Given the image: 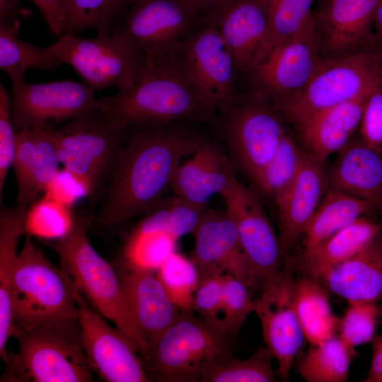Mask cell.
<instances>
[{"instance_id":"cell-1","label":"cell","mask_w":382,"mask_h":382,"mask_svg":"<svg viewBox=\"0 0 382 382\" xmlns=\"http://www.w3.org/2000/svg\"><path fill=\"white\" fill-rule=\"evenodd\" d=\"M172 123L128 127L103 201L93 215L96 231L115 232L149 213L164 198L182 159L203 141L173 128Z\"/></svg>"},{"instance_id":"cell-2","label":"cell","mask_w":382,"mask_h":382,"mask_svg":"<svg viewBox=\"0 0 382 382\" xmlns=\"http://www.w3.org/2000/svg\"><path fill=\"white\" fill-rule=\"evenodd\" d=\"M99 108L120 128L178 120L213 122L219 116L187 81L169 52L141 54L132 83L100 98Z\"/></svg>"},{"instance_id":"cell-3","label":"cell","mask_w":382,"mask_h":382,"mask_svg":"<svg viewBox=\"0 0 382 382\" xmlns=\"http://www.w3.org/2000/svg\"><path fill=\"white\" fill-rule=\"evenodd\" d=\"M77 287L26 236L12 276L13 333L79 320ZM13 337V335H12Z\"/></svg>"},{"instance_id":"cell-4","label":"cell","mask_w":382,"mask_h":382,"mask_svg":"<svg viewBox=\"0 0 382 382\" xmlns=\"http://www.w3.org/2000/svg\"><path fill=\"white\" fill-rule=\"evenodd\" d=\"M18 352H8L1 381L92 382L79 320L18 330Z\"/></svg>"},{"instance_id":"cell-5","label":"cell","mask_w":382,"mask_h":382,"mask_svg":"<svg viewBox=\"0 0 382 382\" xmlns=\"http://www.w3.org/2000/svg\"><path fill=\"white\" fill-rule=\"evenodd\" d=\"M94 216L83 209L75 214L71 231L55 241L52 247L67 272L93 308L111 320L138 347L141 355L148 349L136 330L128 310L122 286L114 264L105 260L92 245L87 232Z\"/></svg>"},{"instance_id":"cell-6","label":"cell","mask_w":382,"mask_h":382,"mask_svg":"<svg viewBox=\"0 0 382 382\" xmlns=\"http://www.w3.org/2000/svg\"><path fill=\"white\" fill-rule=\"evenodd\" d=\"M236 338L194 313H181L141 356L149 381L198 382L206 363L233 354Z\"/></svg>"},{"instance_id":"cell-7","label":"cell","mask_w":382,"mask_h":382,"mask_svg":"<svg viewBox=\"0 0 382 382\" xmlns=\"http://www.w3.org/2000/svg\"><path fill=\"white\" fill-rule=\"evenodd\" d=\"M127 129L113 125L98 108L45 132L61 165L86 179L93 197L103 195Z\"/></svg>"},{"instance_id":"cell-8","label":"cell","mask_w":382,"mask_h":382,"mask_svg":"<svg viewBox=\"0 0 382 382\" xmlns=\"http://www.w3.org/2000/svg\"><path fill=\"white\" fill-rule=\"evenodd\" d=\"M379 86L376 60L354 52L323 61L307 84L277 106L299 128L325 110L370 95Z\"/></svg>"},{"instance_id":"cell-9","label":"cell","mask_w":382,"mask_h":382,"mask_svg":"<svg viewBox=\"0 0 382 382\" xmlns=\"http://www.w3.org/2000/svg\"><path fill=\"white\" fill-rule=\"evenodd\" d=\"M168 52L201 98L219 115L225 112L235 98L239 74L232 52L209 16Z\"/></svg>"},{"instance_id":"cell-10","label":"cell","mask_w":382,"mask_h":382,"mask_svg":"<svg viewBox=\"0 0 382 382\" xmlns=\"http://www.w3.org/2000/svg\"><path fill=\"white\" fill-rule=\"evenodd\" d=\"M270 101L253 88L247 98L238 99L236 94L228 109L219 115L228 149L254 186L286 132Z\"/></svg>"},{"instance_id":"cell-11","label":"cell","mask_w":382,"mask_h":382,"mask_svg":"<svg viewBox=\"0 0 382 382\" xmlns=\"http://www.w3.org/2000/svg\"><path fill=\"white\" fill-rule=\"evenodd\" d=\"M207 16L183 0H133L111 36L141 54L161 53L183 42Z\"/></svg>"},{"instance_id":"cell-12","label":"cell","mask_w":382,"mask_h":382,"mask_svg":"<svg viewBox=\"0 0 382 382\" xmlns=\"http://www.w3.org/2000/svg\"><path fill=\"white\" fill-rule=\"evenodd\" d=\"M221 196L237 227L248 267V286L257 294L284 268L279 236L257 196L236 176Z\"/></svg>"},{"instance_id":"cell-13","label":"cell","mask_w":382,"mask_h":382,"mask_svg":"<svg viewBox=\"0 0 382 382\" xmlns=\"http://www.w3.org/2000/svg\"><path fill=\"white\" fill-rule=\"evenodd\" d=\"M48 47L62 64L71 66L96 91L127 88L135 78L141 57L112 36L64 34Z\"/></svg>"},{"instance_id":"cell-14","label":"cell","mask_w":382,"mask_h":382,"mask_svg":"<svg viewBox=\"0 0 382 382\" xmlns=\"http://www.w3.org/2000/svg\"><path fill=\"white\" fill-rule=\"evenodd\" d=\"M96 91L72 80L12 85L11 116L16 132L47 131L99 108Z\"/></svg>"},{"instance_id":"cell-15","label":"cell","mask_w":382,"mask_h":382,"mask_svg":"<svg viewBox=\"0 0 382 382\" xmlns=\"http://www.w3.org/2000/svg\"><path fill=\"white\" fill-rule=\"evenodd\" d=\"M81 340L93 373L107 382H149L137 345L76 290Z\"/></svg>"},{"instance_id":"cell-16","label":"cell","mask_w":382,"mask_h":382,"mask_svg":"<svg viewBox=\"0 0 382 382\" xmlns=\"http://www.w3.org/2000/svg\"><path fill=\"white\" fill-rule=\"evenodd\" d=\"M294 282L284 267L257 293L253 303L265 345L277 361V376L283 381L289 380L294 362L306 341L293 305Z\"/></svg>"},{"instance_id":"cell-17","label":"cell","mask_w":382,"mask_h":382,"mask_svg":"<svg viewBox=\"0 0 382 382\" xmlns=\"http://www.w3.org/2000/svg\"><path fill=\"white\" fill-rule=\"evenodd\" d=\"M314 30L276 45L250 75L253 88L277 105L302 89L323 62Z\"/></svg>"},{"instance_id":"cell-18","label":"cell","mask_w":382,"mask_h":382,"mask_svg":"<svg viewBox=\"0 0 382 382\" xmlns=\"http://www.w3.org/2000/svg\"><path fill=\"white\" fill-rule=\"evenodd\" d=\"M208 16L232 52L239 77L250 76L274 47L263 0H233Z\"/></svg>"},{"instance_id":"cell-19","label":"cell","mask_w":382,"mask_h":382,"mask_svg":"<svg viewBox=\"0 0 382 382\" xmlns=\"http://www.w3.org/2000/svg\"><path fill=\"white\" fill-rule=\"evenodd\" d=\"M113 264L121 281L132 322L149 351L181 313L154 271L133 265L121 258Z\"/></svg>"},{"instance_id":"cell-20","label":"cell","mask_w":382,"mask_h":382,"mask_svg":"<svg viewBox=\"0 0 382 382\" xmlns=\"http://www.w3.org/2000/svg\"><path fill=\"white\" fill-rule=\"evenodd\" d=\"M192 235L191 258L199 271L230 274L248 285V267L237 227L226 212L209 207Z\"/></svg>"},{"instance_id":"cell-21","label":"cell","mask_w":382,"mask_h":382,"mask_svg":"<svg viewBox=\"0 0 382 382\" xmlns=\"http://www.w3.org/2000/svg\"><path fill=\"white\" fill-rule=\"evenodd\" d=\"M55 146L45 131L16 132V149L12 168L18 193L15 206L28 208L43 193L60 169Z\"/></svg>"},{"instance_id":"cell-22","label":"cell","mask_w":382,"mask_h":382,"mask_svg":"<svg viewBox=\"0 0 382 382\" xmlns=\"http://www.w3.org/2000/svg\"><path fill=\"white\" fill-rule=\"evenodd\" d=\"M380 0H330L316 17L315 35L318 48L340 57L354 52L365 35Z\"/></svg>"},{"instance_id":"cell-23","label":"cell","mask_w":382,"mask_h":382,"mask_svg":"<svg viewBox=\"0 0 382 382\" xmlns=\"http://www.w3.org/2000/svg\"><path fill=\"white\" fill-rule=\"evenodd\" d=\"M323 164L307 153L294 183L276 204L279 238L284 252L294 247L303 236L322 200L327 183Z\"/></svg>"},{"instance_id":"cell-24","label":"cell","mask_w":382,"mask_h":382,"mask_svg":"<svg viewBox=\"0 0 382 382\" xmlns=\"http://www.w3.org/2000/svg\"><path fill=\"white\" fill-rule=\"evenodd\" d=\"M235 176L227 158L203 141L191 158L178 166L170 189L179 198L207 207L213 196L222 195Z\"/></svg>"},{"instance_id":"cell-25","label":"cell","mask_w":382,"mask_h":382,"mask_svg":"<svg viewBox=\"0 0 382 382\" xmlns=\"http://www.w3.org/2000/svg\"><path fill=\"white\" fill-rule=\"evenodd\" d=\"M318 280L349 303L382 302V239L379 234L349 260Z\"/></svg>"},{"instance_id":"cell-26","label":"cell","mask_w":382,"mask_h":382,"mask_svg":"<svg viewBox=\"0 0 382 382\" xmlns=\"http://www.w3.org/2000/svg\"><path fill=\"white\" fill-rule=\"evenodd\" d=\"M369 96L325 110L297 128L307 153L325 163L330 156L347 146L360 125Z\"/></svg>"},{"instance_id":"cell-27","label":"cell","mask_w":382,"mask_h":382,"mask_svg":"<svg viewBox=\"0 0 382 382\" xmlns=\"http://www.w3.org/2000/svg\"><path fill=\"white\" fill-rule=\"evenodd\" d=\"M330 187L374 202L382 192V158L366 144L341 149L326 173Z\"/></svg>"},{"instance_id":"cell-28","label":"cell","mask_w":382,"mask_h":382,"mask_svg":"<svg viewBox=\"0 0 382 382\" xmlns=\"http://www.w3.org/2000/svg\"><path fill=\"white\" fill-rule=\"evenodd\" d=\"M27 208L8 207L0 202V357L13 333L11 291L13 271L18 258V245L23 234Z\"/></svg>"},{"instance_id":"cell-29","label":"cell","mask_w":382,"mask_h":382,"mask_svg":"<svg viewBox=\"0 0 382 382\" xmlns=\"http://www.w3.org/2000/svg\"><path fill=\"white\" fill-rule=\"evenodd\" d=\"M373 203L330 187L304 232L303 262L332 235L369 212Z\"/></svg>"},{"instance_id":"cell-30","label":"cell","mask_w":382,"mask_h":382,"mask_svg":"<svg viewBox=\"0 0 382 382\" xmlns=\"http://www.w3.org/2000/svg\"><path fill=\"white\" fill-rule=\"evenodd\" d=\"M294 308L311 345H319L335 335L340 319L334 314L326 287L305 273L294 282Z\"/></svg>"},{"instance_id":"cell-31","label":"cell","mask_w":382,"mask_h":382,"mask_svg":"<svg viewBox=\"0 0 382 382\" xmlns=\"http://www.w3.org/2000/svg\"><path fill=\"white\" fill-rule=\"evenodd\" d=\"M381 226L364 216L325 241L304 261L305 273L318 279L323 274L349 260L380 233Z\"/></svg>"},{"instance_id":"cell-32","label":"cell","mask_w":382,"mask_h":382,"mask_svg":"<svg viewBox=\"0 0 382 382\" xmlns=\"http://www.w3.org/2000/svg\"><path fill=\"white\" fill-rule=\"evenodd\" d=\"M19 31L0 21V69L12 85L25 81L29 69L52 71L62 65L49 47H40L18 37Z\"/></svg>"},{"instance_id":"cell-33","label":"cell","mask_w":382,"mask_h":382,"mask_svg":"<svg viewBox=\"0 0 382 382\" xmlns=\"http://www.w3.org/2000/svg\"><path fill=\"white\" fill-rule=\"evenodd\" d=\"M273 359L265 345L258 346L244 359L232 354L206 363L199 382H274L278 376Z\"/></svg>"},{"instance_id":"cell-34","label":"cell","mask_w":382,"mask_h":382,"mask_svg":"<svg viewBox=\"0 0 382 382\" xmlns=\"http://www.w3.org/2000/svg\"><path fill=\"white\" fill-rule=\"evenodd\" d=\"M354 354L335 335L319 345H311L301 359L297 371L308 382H345Z\"/></svg>"},{"instance_id":"cell-35","label":"cell","mask_w":382,"mask_h":382,"mask_svg":"<svg viewBox=\"0 0 382 382\" xmlns=\"http://www.w3.org/2000/svg\"><path fill=\"white\" fill-rule=\"evenodd\" d=\"M132 1L66 0L63 35L93 30L98 35L111 36L115 23Z\"/></svg>"},{"instance_id":"cell-36","label":"cell","mask_w":382,"mask_h":382,"mask_svg":"<svg viewBox=\"0 0 382 382\" xmlns=\"http://www.w3.org/2000/svg\"><path fill=\"white\" fill-rule=\"evenodd\" d=\"M307 152L285 133L274 156L260 175L255 187L277 204L296 179Z\"/></svg>"},{"instance_id":"cell-37","label":"cell","mask_w":382,"mask_h":382,"mask_svg":"<svg viewBox=\"0 0 382 382\" xmlns=\"http://www.w3.org/2000/svg\"><path fill=\"white\" fill-rule=\"evenodd\" d=\"M178 240L167 232L137 223L126 241L120 258L133 265L157 272L176 252Z\"/></svg>"},{"instance_id":"cell-38","label":"cell","mask_w":382,"mask_h":382,"mask_svg":"<svg viewBox=\"0 0 382 382\" xmlns=\"http://www.w3.org/2000/svg\"><path fill=\"white\" fill-rule=\"evenodd\" d=\"M156 274L180 313H194V295L199 280V271L192 258L176 251Z\"/></svg>"},{"instance_id":"cell-39","label":"cell","mask_w":382,"mask_h":382,"mask_svg":"<svg viewBox=\"0 0 382 382\" xmlns=\"http://www.w3.org/2000/svg\"><path fill=\"white\" fill-rule=\"evenodd\" d=\"M74 221L72 208L42 196L27 209L23 234L57 241L71 231Z\"/></svg>"},{"instance_id":"cell-40","label":"cell","mask_w":382,"mask_h":382,"mask_svg":"<svg viewBox=\"0 0 382 382\" xmlns=\"http://www.w3.org/2000/svg\"><path fill=\"white\" fill-rule=\"evenodd\" d=\"M208 208V206L196 205L174 195L164 197L142 216L141 221L151 228L167 232L179 239L193 233Z\"/></svg>"},{"instance_id":"cell-41","label":"cell","mask_w":382,"mask_h":382,"mask_svg":"<svg viewBox=\"0 0 382 382\" xmlns=\"http://www.w3.org/2000/svg\"><path fill=\"white\" fill-rule=\"evenodd\" d=\"M274 46L314 28L313 0H263Z\"/></svg>"},{"instance_id":"cell-42","label":"cell","mask_w":382,"mask_h":382,"mask_svg":"<svg viewBox=\"0 0 382 382\" xmlns=\"http://www.w3.org/2000/svg\"><path fill=\"white\" fill-rule=\"evenodd\" d=\"M253 291L243 281L225 273L222 276L221 327L238 337L248 315L253 312Z\"/></svg>"},{"instance_id":"cell-43","label":"cell","mask_w":382,"mask_h":382,"mask_svg":"<svg viewBox=\"0 0 382 382\" xmlns=\"http://www.w3.org/2000/svg\"><path fill=\"white\" fill-rule=\"evenodd\" d=\"M379 306L375 303H349L340 319L339 337L351 349L371 342L376 337Z\"/></svg>"},{"instance_id":"cell-44","label":"cell","mask_w":382,"mask_h":382,"mask_svg":"<svg viewBox=\"0 0 382 382\" xmlns=\"http://www.w3.org/2000/svg\"><path fill=\"white\" fill-rule=\"evenodd\" d=\"M223 274L217 270L199 271V280L194 295L195 311L202 319L221 328Z\"/></svg>"},{"instance_id":"cell-45","label":"cell","mask_w":382,"mask_h":382,"mask_svg":"<svg viewBox=\"0 0 382 382\" xmlns=\"http://www.w3.org/2000/svg\"><path fill=\"white\" fill-rule=\"evenodd\" d=\"M93 188L83 177L65 168L59 170L46 186L42 196L72 208L86 197H92Z\"/></svg>"},{"instance_id":"cell-46","label":"cell","mask_w":382,"mask_h":382,"mask_svg":"<svg viewBox=\"0 0 382 382\" xmlns=\"http://www.w3.org/2000/svg\"><path fill=\"white\" fill-rule=\"evenodd\" d=\"M16 149V131L11 116V98L0 83V202L8 170L13 166Z\"/></svg>"},{"instance_id":"cell-47","label":"cell","mask_w":382,"mask_h":382,"mask_svg":"<svg viewBox=\"0 0 382 382\" xmlns=\"http://www.w3.org/2000/svg\"><path fill=\"white\" fill-rule=\"evenodd\" d=\"M364 143L378 151L382 148V88L379 86L366 100L360 122Z\"/></svg>"},{"instance_id":"cell-48","label":"cell","mask_w":382,"mask_h":382,"mask_svg":"<svg viewBox=\"0 0 382 382\" xmlns=\"http://www.w3.org/2000/svg\"><path fill=\"white\" fill-rule=\"evenodd\" d=\"M38 8L50 31L61 37L64 34L66 0H30Z\"/></svg>"},{"instance_id":"cell-49","label":"cell","mask_w":382,"mask_h":382,"mask_svg":"<svg viewBox=\"0 0 382 382\" xmlns=\"http://www.w3.org/2000/svg\"><path fill=\"white\" fill-rule=\"evenodd\" d=\"M22 0H0V21L19 31L23 13Z\"/></svg>"},{"instance_id":"cell-50","label":"cell","mask_w":382,"mask_h":382,"mask_svg":"<svg viewBox=\"0 0 382 382\" xmlns=\"http://www.w3.org/2000/svg\"><path fill=\"white\" fill-rule=\"evenodd\" d=\"M371 342V365L364 381L382 382V335H376Z\"/></svg>"},{"instance_id":"cell-51","label":"cell","mask_w":382,"mask_h":382,"mask_svg":"<svg viewBox=\"0 0 382 382\" xmlns=\"http://www.w3.org/2000/svg\"><path fill=\"white\" fill-rule=\"evenodd\" d=\"M202 12L209 14V13L225 6L233 0H183Z\"/></svg>"},{"instance_id":"cell-52","label":"cell","mask_w":382,"mask_h":382,"mask_svg":"<svg viewBox=\"0 0 382 382\" xmlns=\"http://www.w3.org/2000/svg\"><path fill=\"white\" fill-rule=\"evenodd\" d=\"M374 20L382 34V0H380L378 4V6L375 13Z\"/></svg>"},{"instance_id":"cell-53","label":"cell","mask_w":382,"mask_h":382,"mask_svg":"<svg viewBox=\"0 0 382 382\" xmlns=\"http://www.w3.org/2000/svg\"><path fill=\"white\" fill-rule=\"evenodd\" d=\"M378 306H379L380 316L381 317H382V302L378 304Z\"/></svg>"}]
</instances>
